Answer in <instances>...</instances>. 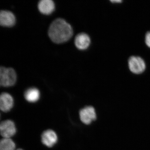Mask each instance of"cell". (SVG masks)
Listing matches in <instances>:
<instances>
[{"label":"cell","instance_id":"obj_1","mask_svg":"<svg viewBox=\"0 0 150 150\" xmlns=\"http://www.w3.org/2000/svg\"><path fill=\"white\" fill-rule=\"evenodd\" d=\"M48 33L52 41L61 43L69 40L72 36L73 30L71 25L66 21L58 18L51 23Z\"/></svg>","mask_w":150,"mask_h":150},{"label":"cell","instance_id":"obj_2","mask_svg":"<svg viewBox=\"0 0 150 150\" xmlns=\"http://www.w3.org/2000/svg\"><path fill=\"white\" fill-rule=\"evenodd\" d=\"M128 66L131 72L136 74H142L146 69V64L144 60L138 56H132L129 58Z\"/></svg>","mask_w":150,"mask_h":150},{"label":"cell","instance_id":"obj_3","mask_svg":"<svg viewBox=\"0 0 150 150\" xmlns=\"http://www.w3.org/2000/svg\"><path fill=\"white\" fill-rule=\"evenodd\" d=\"M16 133V127L13 121L7 120L0 123V134L4 138H11Z\"/></svg>","mask_w":150,"mask_h":150},{"label":"cell","instance_id":"obj_4","mask_svg":"<svg viewBox=\"0 0 150 150\" xmlns=\"http://www.w3.org/2000/svg\"><path fill=\"white\" fill-rule=\"evenodd\" d=\"M79 115L81 121L86 125L91 124L96 119V112L93 106H86L81 109Z\"/></svg>","mask_w":150,"mask_h":150},{"label":"cell","instance_id":"obj_5","mask_svg":"<svg viewBox=\"0 0 150 150\" xmlns=\"http://www.w3.org/2000/svg\"><path fill=\"white\" fill-rule=\"evenodd\" d=\"M16 22L14 14L8 11H0V25L4 27L13 26Z\"/></svg>","mask_w":150,"mask_h":150},{"label":"cell","instance_id":"obj_6","mask_svg":"<svg viewBox=\"0 0 150 150\" xmlns=\"http://www.w3.org/2000/svg\"><path fill=\"white\" fill-rule=\"evenodd\" d=\"M17 75L15 70L12 68H6L3 76L2 86L6 87L12 86L16 83Z\"/></svg>","mask_w":150,"mask_h":150},{"label":"cell","instance_id":"obj_7","mask_svg":"<svg viewBox=\"0 0 150 150\" xmlns=\"http://www.w3.org/2000/svg\"><path fill=\"white\" fill-rule=\"evenodd\" d=\"M58 141V137L55 131L52 130L44 131L41 135V142L48 147H52Z\"/></svg>","mask_w":150,"mask_h":150},{"label":"cell","instance_id":"obj_8","mask_svg":"<svg viewBox=\"0 0 150 150\" xmlns=\"http://www.w3.org/2000/svg\"><path fill=\"white\" fill-rule=\"evenodd\" d=\"M13 98L7 93H3L0 94V110L3 112L10 111L13 107Z\"/></svg>","mask_w":150,"mask_h":150},{"label":"cell","instance_id":"obj_9","mask_svg":"<svg viewBox=\"0 0 150 150\" xmlns=\"http://www.w3.org/2000/svg\"><path fill=\"white\" fill-rule=\"evenodd\" d=\"M91 39L89 36L85 33L78 34L75 39L76 47L80 50H85L90 46Z\"/></svg>","mask_w":150,"mask_h":150},{"label":"cell","instance_id":"obj_10","mask_svg":"<svg viewBox=\"0 0 150 150\" xmlns=\"http://www.w3.org/2000/svg\"><path fill=\"white\" fill-rule=\"evenodd\" d=\"M55 4L51 0H42L38 3V8L41 13L50 14L55 9Z\"/></svg>","mask_w":150,"mask_h":150},{"label":"cell","instance_id":"obj_11","mask_svg":"<svg viewBox=\"0 0 150 150\" xmlns=\"http://www.w3.org/2000/svg\"><path fill=\"white\" fill-rule=\"evenodd\" d=\"M24 97L30 103L37 102L40 97V93L37 88H31L28 89L24 93Z\"/></svg>","mask_w":150,"mask_h":150},{"label":"cell","instance_id":"obj_12","mask_svg":"<svg viewBox=\"0 0 150 150\" xmlns=\"http://www.w3.org/2000/svg\"><path fill=\"white\" fill-rule=\"evenodd\" d=\"M0 147L3 150H14L16 144L10 138H4L0 140Z\"/></svg>","mask_w":150,"mask_h":150},{"label":"cell","instance_id":"obj_13","mask_svg":"<svg viewBox=\"0 0 150 150\" xmlns=\"http://www.w3.org/2000/svg\"><path fill=\"white\" fill-rule=\"evenodd\" d=\"M145 41L146 46L150 48V30L146 33L145 35Z\"/></svg>","mask_w":150,"mask_h":150},{"label":"cell","instance_id":"obj_14","mask_svg":"<svg viewBox=\"0 0 150 150\" xmlns=\"http://www.w3.org/2000/svg\"><path fill=\"white\" fill-rule=\"evenodd\" d=\"M6 68L4 67H0V86H2V84L3 81V76H4V73Z\"/></svg>","mask_w":150,"mask_h":150},{"label":"cell","instance_id":"obj_15","mask_svg":"<svg viewBox=\"0 0 150 150\" xmlns=\"http://www.w3.org/2000/svg\"><path fill=\"white\" fill-rule=\"evenodd\" d=\"M111 2L113 3H121L122 2V1L118 0V1H111Z\"/></svg>","mask_w":150,"mask_h":150},{"label":"cell","instance_id":"obj_16","mask_svg":"<svg viewBox=\"0 0 150 150\" xmlns=\"http://www.w3.org/2000/svg\"><path fill=\"white\" fill-rule=\"evenodd\" d=\"M17 150H23L22 149H17Z\"/></svg>","mask_w":150,"mask_h":150},{"label":"cell","instance_id":"obj_17","mask_svg":"<svg viewBox=\"0 0 150 150\" xmlns=\"http://www.w3.org/2000/svg\"><path fill=\"white\" fill-rule=\"evenodd\" d=\"M0 150H3L1 148V147H0Z\"/></svg>","mask_w":150,"mask_h":150}]
</instances>
